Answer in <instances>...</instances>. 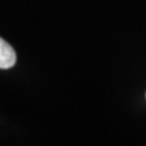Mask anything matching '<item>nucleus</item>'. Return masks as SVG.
<instances>
[{
	"mask_svg": "<svg viewBox=\"0 0 146 146\" xmlns=\"http://www.w3.org/2000/svg\"><path fill=\"white\" fill-rule=\"evenodd\" d=\"M16 62V53L10 43L0 38V69H10Z\"/></svg>",
	"mask_w": 146,
	"mask_h": 146,
	"instance_id": "f257e3e1",
	"label": "nucleus"
}]
</instances>
